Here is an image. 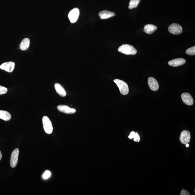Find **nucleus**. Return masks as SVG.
Listing matches in <instances>:
<instances>
[{
  "label": "nucleus",
  "mask_w": 195,
  "mask_h": 195,
  "mask_svg": "<svg viewBox=\"0 0 195 195\" xmlns=\"http://www.w3.org/2000/svg\"><path fill=\"white\" fill-rule=\"evenodd\" d=\"M54 87L57 93L61 97L66 96V91L61 84L56 83L55 84Z\"/></svg>",
  "instance_id": "obj_14"
},
{
  "label": "nucleus",
  "mask_w": 195,
  "mask_h": 195,
  "mask_svg": "<svg viewBox=\"0 0 195 195\" xmlns=\"http://www.w3.org/2000/svg\"><path fill=\"white\" fill-rule=\"evenodd\" d=\"M186 147H188V146H189V144H186Z\"/></svg>",
  "instance_id": "obj_26"
},
{
  "label": "nucleus",
  "mask_w": 195,
  "mask_h": 195,
  "mask_svg": "<svg viewBox=\"0 0 195 195\" xmlns=\"http://www.w3.org/2000/svg\"><path fill=\"white\" fill-rule=\"evenodd\" d=\"M79 14V9L77 8L71 10L68 14V17L70 21L72 23L76 22L77 20Z\"/></svg>",
  "instance_id": "obj_5"
},
{
  "label": "nucleus",
  "mask_w": 195,
  "mask_h": 195,
  "mask_svg": "<svg viewBox=\"0 0 195 195\" xmlns=\"http://www.w3.org/2000/svg\"><path fill=\"white\" fill-rule=\"evenodd\" d=\"M118 51L124 54L127 55H134L136 54L137 51L132 46L124 44L120 46L118 48Z\"/></svg>",
  "instance_id": "obj_1"
},
{
  "label": "nucleus",
  "mask_w": 195,
  "mask_h": 195,
  "mask_svg": "<svg viewBox=\"0 0 195 195\" xmlns=\"http://www.w3.org/2000/svg\"><path fill=\"white\" fill-rule=\"evenodd\" d=\"M7 90V89L6 87L0 86V95L6 93Z\"/></svg>",
  "instance_id": "obj_21"
},
{
  "label": "nucleus",
  "mask_w": 195,
  "mask_h": 195,
  "mask_svg": "<svg viewBox=\"0 0 195 195\" xmlns=\"http://www.w3.org/2000/svg\"><path fill=\"white\" fill-rule=\"evenodd\" d=\"M186 54L189 55H195V46H194L188 49L185 52Z\"/></svg>",
  "instance_id": "obj_19"
},
{
  "label": "nucleus",
  "mask_w": 195,
  "mask_h": 195,
  "mask_svg": "<svg viewBox=\"0 0 195 195\" xmlns=\"http://www.w3.org/2000/svg\"><path fill=\"white\" fill-rule=\"evenodd\" d=\"M98 14L100 19H102L110 18V17H113L115 16V14L114 12L106 10L101 11L99 12Z\"/></svg>",
  "instance_id": "obj_13"
},
{
  "label": "nucleus",
  "mask_w": 195,
  "mask_h": 195,
  "mask_svg": "<svg viewBox=\"0 0 195 195\" xmlns=\"http://www.w3.org/2000/svg\"><path fill=\"white\" fill-rule=\"evenodd\" d=\"M58 110L61 113L66 114H74L76 113V110L74 108H70L66 105H58Z\"/></svg>",
  "instance_id": "obj_11"
},
{
  "label": "nucleus",
  "mask_w": 195,
  "mask_h": 195,
  "mask_svg": "<svg viewBox=\"0 0 195 195\" xmlns=\"http://www.w3.org/2000/svg\"><path fill=\"white\" fill-rule=\"evenodd\" d=\"M168 30L170 33L173 35H178L181 33L183 32V28L179 24L173 23L169 26Z\"/></svg>",
  "instance_id": "obj_4"
},
{
  "label": "nucleus",
  "mask_w": 195,
  "mask_h": 195,
  "mask_svg": "<svg viewBox=\"0 0 195 195\" xmlns=\"http://www.w3.org/2000/svg\"><path fill=\"white\" fill-rule=\"evenodd\" d=\"M30 45V40L27 38H24L20 43V48L22 51H25L29 48Z\"/></svg>",
  "instance_id": "obj_17"
},
{
  "label": "nucleus",
  "mask_w": 195,
  "mask_h": 195,
  "mask_svg": "<svg viewBox=\"0 0 195 195\" xmlns=\"http://www.w3.org/2000/svg\"><path fill=\"white\" fill-rule=\"evenodd\" d=\"M136 133L134 132V131H132L131 133H130V135L128 136V137L130 139H132L133 138H134L135 135Z\"/></svg>",
  "instance_id": "obj_24"
},
{
  "label": "nucleus",
  "mask_w": 195,
  "mask_h": 195,
  "mask_svg": "<svg viewBox=\"0 0 195 195\" xmlns=\"http://www.w3.org/2000/svg\"><path fill=\"white\" fill-rule=\"evenodd\" d=\"M119 89L120 93L123 95H126L129 93V89L127 84L124 81L116 79L113 80Z\"/></svg>",
  "instance_id": "obj_2"
},
{
  "label": "nucleus",
  "mask_w": 195,
  "mask_h": 195,
  "mask_svg": "<svg viewBox=\"0 0 195 195\" xmlns=\"http://www.w3.org/2000/svg\"><path fill=\"white\" fill-rule=\"evenodd\" d=\"M2 153H1V151H0V161L1 160V158H2Z\"/></svg>",
  "instance_id": "obj_25"
},
{
  "label": "nucleus",
  "mask_w": 195,
  "mask_h": 195,
  "mask_svg": "<svg viewBox=\"0 0 195 195\" xmlns=\"http://www.w3.org/2000/svg\"><path fill=\"white\" fill-rule=\"evenodd\" d=\"M42 123L45 132L48 134H51L53 131V126L48 117L47 116H43L42 118Z\"/></svg>",
  "instance_id": "obj_3"
},
{
  "label": "nucleus",
  "mask_w": 195,
  "mask_h": 195,
  "mask_svg": "<svg viewBox=\"0 0 195 195\" xmlns=\"http://www.w3.org/2000/svg\"><path fill=\"white\" fill-rule=\"evenodd\" d=\"M11 116L9 112L5 110H0V118L5 121H9L11 119Z\"/></svg>",
  "instance_id": "obj_16"
},
{
  "label": "nucleus",
  "mask_w": 195,
  "mask_h": 195,
  "mask_svg": "<svg viewBox=\"0 0 195 195\" xmlns=\"http://www.w3.org/2000/svg\"><path fill=\"white\" fill-rule=\"evenodd\" d=\"M19 151L18 149L16 148L14 150L11 154L10 164L11 167L15 168L17 165Z\"/></svg>",
  "instance_id": "obj_6"
},
{
  "label": "nucleus",
  "mask_w": 195,
  "mask_h": 195,
  "mask_svg": "<svg viewBox=\"0 0 195 195\" xmlns=\"http://www.w3.org/2000/svg\"><path fill=\"white\" fill-rule=\"evenodd\" d=\"M191 138V133L189 131L186 130H184L182 131L180 134L179 139L182 144H186L189 142Z\"/></svg>",
  "instance_id": "obj_7"
},
{
  "label": "nucleus",
  "mask_w": 195,
  "mask_h": 195,
  "mask_svg": "<svg viewBox=\"0 0 195 195\" xmlns=\"http://www.w3.org/2000/svg\"><path fill=\"white\" fill-rule=\"evenodd\" d=\"M140 1L141 0H130L129 9H132L137 7Z\"/></svg>",
  "instance_id": "obj_18"
},
{
  "label": "nucleus",
  "mask_w": 195,
  "mask_h": 195,
  "mask_svg": "<svg viewBox=\"0 0 195 195\" xmlns=\"http://www.w3.org/2000/svg\"><path fill=\"white\" fill-rule=\"evenodd\" d=\"M185 63L186 60L184 58H177L169 61L168 64L170 66L177 67L185 64Z\"/></svg>",
  "instance_id": "obj_12"
},
{
  "label": "nucleus",
  "mask_w": 195,
  "mask_h": 195,
  "mask_svg": "<svg viewBox=\"0 0 195 195\" xmlns=\"http://www.w3.org/2000/svg\"><path fill=\"white\" fill-rule=\"evenodd\" d=\"M51 173L49 170H47L43 174V178L44 179H47L48 178H49L50 176H51Z\"/></svg>",
  "instance_id": "obj_20"
},
{
  "label": "nucleus",
  "mask_w": 195,
  "mask_h": 195,
  "mask_svg": "<svg viewBox=\"0 0 195 195\" xmlns=\"http://www.w3.org/2000/svg\"><path fill=\"white\" fill-rule=\"evenodd\" d=\"M148 84L150 89L152 91L158 90L159 85L158 82L155 79L152 77H150L148 79Z\"/></svg>",
  "instance_id": "obj_10"
},
{
  "label": "nucleus",
  "mask_w": 195,
  "mask_h": 195,
  "mask_svg": "<svg viewBox=\"0 0 195 195\" xmlns=\"http://www.w3.org/2000/svg\"><path fill=\"white\" fill-rule=\"evenodd\" d=\"M134 141L136 142H139L140 141L139 136L137 133H136L135 135L134 138Z\"/></svg>",
  "instance_id": "obj_22"
},
{
  "label": "nucleus",
  "mask_w": 195,
  "mask_h": 195,
  "mask_svg": "<svg viewBox=\"0 0 195 195\" xmlns=\"http://www.w3.org/2000/svg\"><path fill=\"white\" fill-rule=\"evenodd\" d=\"M15 63L14 62L9 61L3 63L0 66V68L7 72H11L14 70Z\"/></svg>",
  "instance_id": "obj_9"
},
{
  "label": "nucleus",
  "mask_w": 195,
  "mask_h": 195,
  "mask_svg": "<svg viewBox=\"0 0 195 195\" xmlns=\"http://www.w3.org/2000/svg\"><path fill=\"white\" fill-rule=\"evenodd\" d=\"M180 195H190L189 193H188V191H186L185 189H183L182 190L181 193H180Z\"/></svg>",
  "instance_id": "obj_23"
},
{
  "label": "nucleus",
  "mask_w": 195,
  "mask_h": 195,
  "mask_svg": "<svg viewBox=\"0 0 195 195\" xmlns=\"http://www.w3.org/2000/svg\"><path fill=\"white\" fill-rule=\"evenodd\" d=\"M181 97L183 102L188 105H192L194 103V100L191 94L188 92H183L181 94Z\"/></svg>",
  "instance_id": "obj_8"
},
{
  "label": "nucleus",
  "mask_w": 195,
  "mask_h": 195,
  "mask_svg": "<svg viewBox=\"0 0 195 195\" xmlns=\"http://www.w3.org/2000/svg\"><path fill=\"white\" fill-rule=\"evenodd\" d=\"M157 29L156 26L152 24H147L144 26V32L148 34H152Z\"/></svg>",
  "instance_id": "obj_15"
}]
</instances>
